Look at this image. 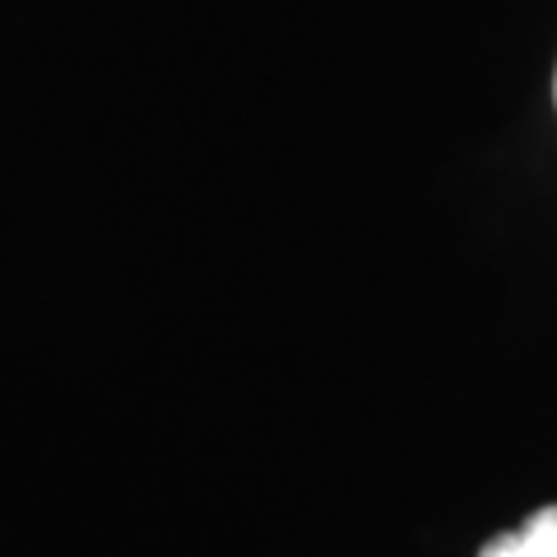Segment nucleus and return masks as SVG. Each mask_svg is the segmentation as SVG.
I'll use <instances>...</instances> for the list:
<instances>
[{
    "label": "nucleus",
    "instance_id": "obj_1",
    "mask_svg": "<svg viewBox=\"0 0 557 557\" xmlns=\"http://www.w3.org/2000/svg\"><path fill=\"white\" fill-rule=\"evenodd\" d=\"M479 557H557V507L534 511L520 530L487 539Z\"/></svg>",
    "mask_w": 557,
    "mask_h": 557
},
{
    "label": "nucleus",
    "instance_id": "obj_2",
    "mask_svg": "<svg viewBox=\"0 0 557 557\" xmlns=\"http://www.w3.org/2000/svg\"><path fill=\"white\" fill-rule=\"evenodd\" d=\"M553 102H557V75H553Z\"/></svg>",
    "mask_w": 557,
    "mask_h": 557
}]
</instances>
